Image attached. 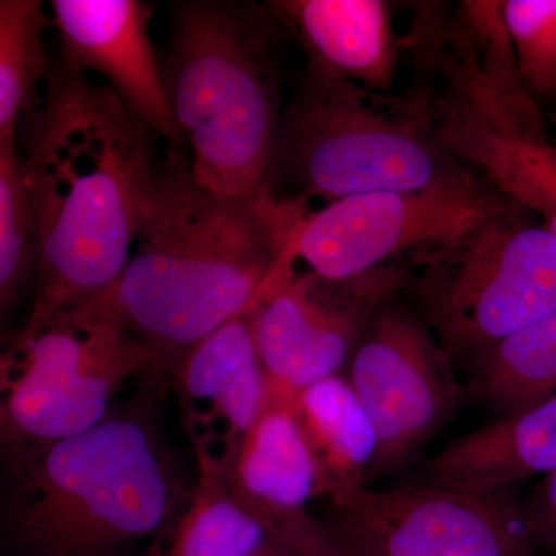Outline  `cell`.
<instances>
[{"label": "cell", "instance_id": "obj_13", "mask_svg": "<svg viewBox=\"0 0 556 556\" xmlns=\"http://www.w3.org/2000/svg\"><path fill=\"white\" fill-rule=\"evenodd\" d=\"M61 67L98 75L172 148L181 146L161 62L150 38L152 9L139 0H53Z\"/></svg>", "mask_w": 556, "mask_h": 556}, {"label": "cell", "instance_id": "obj_3", "mask_svg": "<svg viewBox=\"0 0 556 556\" xmlns=\"http://www.w3.org/2000/svg\"><path fill=\"white\" fill-rule=\"evenodd\" d=\"M161 62L190 172L223 199L269 189L281 93L278 27L266 5L182 0L172 5Z\"/></svg>", "mask_w": 556, "mask_h": 556}, {"label": "cell", "instance_id": "obj_16", "mask_svg": "<svg viewBox=\"0 0 556 556\" xmlns=\"http://www.w3.org/2000/svg\"><path fill=\"white\" fill-rule=\"evenodd\" d=\"M281 31L298 40L308 67L371 91L396 79L401 39L382 0H274L265 3Z\"/></svg>", "mask_w": 556, "mask_h": 556}, {"label": "cell", "instance_id": "obj_25", "mask_svg": "<svg viewBox=\"0 0 556 556\" xmlns=\"http://www.w3.org/2000/svg\"><path fill=\"white\" fill-rule=\"evenodd\" d=\"M522 508L536 547L556 556V470L538 482Z\"/></svg>", "mask_w": 556, "mask_h": 556}, {"label": "cell", "instance_id": "obj_19", "mask_svg": "<svg viewBox=\"0 0 556 556\" xmlns=\"http://www.w3.org/2000/svg\"><path fill=\"white\" fill-rule=\"evenodd\" d=\"M292 408L316 467L318 496L332 504L368 486L375 428L345 376L300 391Z\"/></svg>", "mask_w": 556, "mask_h": 556}, {"label": "cell", "instance_id": "obj_1", "mask_svg": "<svg viewBox=\"0 0 556 556\" xmlns=\"http://www.w3.org/2000/svg\"><path fill=\"white\" fill-rule=\"evenodd\" d=\"M156 139L104 83L61 65L50 73L21 155L36 263L21 338L118 283L148 206Z\"/></svg>", "mask_w": 556, "mask_h": 556}, {"label": "cell", "instance_id": "obj_14", "mask_svg": "<svg viewBox=\"0 0 556 556\" xmlns=\"http://www.w3.org/2000/svg\"><path fill=\"white\" fill-rule=\"evenodd\" d=\"M251 309L200 340L172 367L190 442L211 445L229 464L268 401Z\"/></svg>", "mask_w": 556, "mask_h": 556}, {"label": "cell", "instance_id": "obj_12", "mask_svg": "<svg viewBox=\"0 0 556 556\" xmlns=\"http://www.w3.org/2000/svg\"><path fill=\"white\" fill-rule=\"evenodd\" d=\"M328 530L348 556H536L514 492L478 495L413 481L365 486L329 504Z\"/></svg>", "mask_w": 556, "mask_h": 556}, {"label": "cell", "instance_id": "obj_20", "mask_svg": "<svg viewBox=\"0 0 556 556\" xmlns=\"http://www.w3.org/2000/svg\"><path fill=\"white\" fill-rule=\"evenodd\" d=\"M466 393L495 416L556 394V311L466 362Z\"/></svg>", "mask_w": 556, "mask_h": 556}, {"label": "cell", "instance_id": "obj_2", "mask_svg": "<svg viewBox=\"0 0 556 556\" xmlns=\"http://www.w3.org/2000/svg\"><path fill=\"white\" fill-rule=\"evenodd\" d=\"M305 204L268 189L223 199L201 186L182 153L156 164L134 251L110 289L124 324L163 367L251 309L287 263Z\"/></svg>", "mask_w": 556, "mask_h": 556}, {"label": "cell", "instance_id": "obj_26", "mask_svg": "<svg viewBox=\"0 0 556 556\" xmlns=\"http://www.w3.org/2000/svg\"><path fill=\"white\" fill-rule=\"evenodd\" d=\"M547 156L551 160L552 167L556 170V144L551 139L547 141Z\"/></svg>", "mask_w": 556, "mask_h": 556}, {"label": "cell", "instance_id": "obj_17", "mask_svg": "<svg viewBox=\"0 0 556 556\" xmlns=\"http://www.w3.org/2000/svg\"><path fill=\"white\" fill-rule=\"evenodd\" d=\"M229 481L241 503L270 526L306 511L318 496L316 467L292 401H266L230 460Z\"/></svg>", "mask_w": 556, "mask_h": 556}, {"label": "cell", "instance_id": "obj_9", "mask_svg": "<svg viewBox=\"0 0 556 556\" xmlns=\"http://www.w3.org/2000/svg\"><path fill=\"white\" fill-rule=\"evenodd\" d=\"M514 204L470 167L426 189L348 197L303 212L287 262L327 280L364 276L453 243Z\"/></svg>", "mask_w": 556, "mask_h": 556}, {"label": "cell", "instance_id": "obj_10", "mask_svg": "<svg viewBox=\"0 0 556 556\" xmlns=\"http://www.w3.org/2000/svg\"><path fill=\"white\" fill-rule=\"evenodd\" d=\"M405 285L401 262L346 280L289 265L278 270L251 309L268 399L294 401L305 388L340 375L372 318Z\"/></svg>", "mask_w": 556, "mask_h": 556}, {"label": "cell", "instance_id": "obj_7", "mask_svg": "<svg viewBox=\"0 0 556 556\" xmlns=\"http://www.w3.org/2000/svg\"><path fill=\"white\" fill-rule=\"evenodd\" d=\"M163 367L110 291L61 311L0 358V441L46 447L98 426L127 380Z\"/></svg>", "mask_w": 556, "mask_h": 556}, {"label": "cell", "instance_id": "obj_24", "mask_svg": "<svg viewBox=\"0 0 556 556\" xmlns=\"http://www.w3.org/2000/svg\"><path fill=\"white\" fill-rule=\"evenodd\" d=\"M255 556H348L328 527L308 511L292 515L274 526L265 546Z\"/></svg>", "mask_w": 556, "mask_h": 556}, {"label": "cell", "instance_id": "obj_23", "mask_svg": "<svg viewBox=\"0 0 556 556\" xmlns=\"http://www.w3.org/2000/svg\"><path fill=\"white\" fill-rule=\"evenodd\" d=\"M35 260L30 201L16 134L0 137V306Z\"/></svg>", "mask_w": 556, "mask_h": 556}, {"label": "cell", "instance_id": "obj_4", "mask_svg": "<svg viewBox=\"0 0 556 556\" xmlns=\"http://www.w3.org/2000/svg\"><path fill=\"white\" fill-rule=\"evenodd\" d=\"M144 420L110 415L38 450L0 526L5 556H129L186 500Z\"/></svg>", "mask_w": 556, "mask_h": 556}, {"label": "cell", "instance_id": "obj_8", "mask_svg": "<svg viewBox=\"0 0 556 556\" xmlns=\"http://www.w3.org/2000/svg\"><path fill=\"white\" fill-rule=\"evenodd\" d=\"M416 61L442 80L420 84L439 144L556 239V170L543 115L526 87L486 72L464 36L426 40Z\"/></svg>", "mask_w": 556, "mask_h": 556}, {"label": "cell", "instance_id": "obj_5", "mask_svg": "<svg viewBox=\"0 0 556 556\" xmlns=\"http://www.w3.org/2000/svg\"><path fill=\"white\" fill-rule=\"evenodd\" d=\"M433 137L424 87L388 102L340 76L308 67L281 112L273 179L300 201H338L430 188L466 169Z\"/></svg>", "mask_w": 556, "mask_h": 556}, {"label": "cell", "instance_id": "obj_18", "mask_svg": "<svg viewBox=\"0 0 556 556\" xmlns=\"http://www.w3.org/2000/svg\"><path fill=\"white\" fill-rule=\"evenodd\" d=\"M197 479L144 556H255L274 526L244 506L229 481V463L204 442H192Z\"/></svg>", "mask_w": 556, "mask_h": 556}, {"label": "cell", "instance_id": "obj_22", "mask_svg": "<svg viewBox=\"0 0 556 556\" xmlns=\"http://www.w3.org/2000/svg\"><path fill=\"white\" fill-rule=\"evenodd\" d=\"M503 13L522 86L556 104V0H507Z\"/></svg>", "mask_w": 556, "mask_h": 556}, {"label": "cell", "instance_id": "obj_21", "mask_svg": "<svg viewBox=\"0 0 556 556\" xmlns=\"http://www.w3.org/2000/svg\"><path fill=\"white\" fill-rule=\"evenodd\" d=\"M43 25L39 0H0V137L16 134L49 78Z\"/></svg>", "mask_w": 556, "mask_h": 556}, {"label": "cell", "instance_id": "obj_6", "mask_svg": "<svg viewBox=\"0 0 556 556\" xmlns=\"http://www.w3.org/2000/svg\"><path fill=\"white\" fill-rule=\"evenodd\" d=\"M405 266L409 308L453 364L556 311V239L519 204Z\"/></svg>", "mask_w": 556, "mask_h": 556}, {"label": "cell", "instance_id": "obj_11", "mask_svg": "<svg viewBox=\"0 0 556 556\" xmlns=\"http://www.w3.org/2000/svg\"><path fill=\"white\" fill-rule=\"evenodd\" d=\"M452 358L409 306L386 303L348 364V382L371 420V482L404 470L467 396Z\"/></svg>", "mask_w": 556, "mask_h": 556}, {"label": "cell", "instance_id": "obj_15", "mask_svg": "<svg viewBox=\"0 0 556 556\" xmlns=\"http://www.w3.org/2000/svg\"><path fill=\"white\" fill-rule=\"evenodd\" d=\"M556 470V394L453 438L422 464L424 484L493 495Z\"/></svg>", "mask_w": 556, "mask_h": 556}]
</instances>
